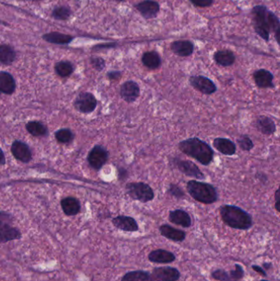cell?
<instances>
[{
  "instance_id": "obj_13",
  "label": "cell",
  "mask_w": 280,
  "mask_h": 281,
  "mask_svg": "<svg viewBox=\"0 0 280 281\" xmlns=\"http://www.w3.org/2000/svg\"><path fill=\"white\" fill-rule=\"evenodd\" d=\"M152 278L156 281H178L181 274L176 268L170 266L154 268L152 272Z\"/></svg>"
},
{
  "instance_id": "obj_44",
  "label": "cell",
  "mask_w": 280,
  "mask_h": 281,
  "mask_svg": "<svg viewBox=\"0 0 280 281\" xmlns=\"http://www.w3.org/2000/svg\"><path fill=\"white\" fill-rule=\"evenodd\" d=\"M1 25H4L6 26H8V24L7 22H2V20H0V26Z\"/></svg>"
},
{
  "instance_id": "obj_18",
  "label": "cell",
  "mask_w": 280,
  "mask_h": 281,
  "mask_svg": "<svg viewBox=\"0 0 280 281\" xmlns=\"http://www.w3.org/2000/svg\"><path fill=\"white\" fill-rule=\"evenodd\" d=\"M213 146L218 152L224 156H232L236 152V144L230 139L217 138L213 140Z\"/></svg>"
},
{
  "instance_id": "obj_38",
  "label": "cell",
  "mask_w": 280,
  "mask_h": 281,
  "mask_svg": "<svg viewBox=\"0 0 280 281\" xmlns=\"http://www.w3.org/2000/svg\"><path fill=\"white\" fill-rule=\"evenodd\" d=\"M190 2L196 7L207 8L213 4L214 0H190Z\"/></svg>"
},
{
  "instance_id": "obj_24",
  "label": "cell",
  "mask_w": 280,
  "mask_h": 281,
  "mask_svg": "<svg viewBox=\"0 0 280 281\" xmlns=\"http://www.w3.org/2000/svg\"><path fill=\"white\" fill-rule=\"evenodd\" d=\"M160 232L162 236L174 242H182L186 238V233L184 231L174 228L168 224L161 226Z\"/></svg>"
},
{
  "instance_id": "obj_2",
  "label": "cell",
  "mask_w": 280,
  "mask_h": 281,
  "mask_svg": "<svg viewBox=\"0 0 280 281\" xmlns=\"http://www.w3.org/2000/svg\"><path fill=\"white\" fill-rule=\"evenodd\" d=\"M178 146L180 152L195 159L202 166H208L213 162L214 152L212 146L198 138L181 140Z\"/></svg>"
},
{
  "instance_id": "obj_1",
  "label": "cell",
  "mask_w": 280,
  "mask_h": 281,
  "mask_svg": "<svg viewBox=\"0 0 280 281\" xmlns=\"http://www.w3.org/2000/svg\"><path fill=\"white\" fill-rule=\"evenodd\" d=\"M253 25L256 32L266 42H269L270 32L274 33L278 42L280 22L278 16L264 5H256L252 10Z\"/></svg>"
},
{
  "instance_id": "obj_46",
  "label": "cell",
  "mask_w": 280,
  "mask_h": 281,
  "mask_svg": "<svg viewBox=\"0 0 280 281\" xmlns=\"http://www.w3.org/2000/svg\"><path fill=\"white\" fill-rule=\"evenodd\" d=\"M115 2H124L125 0H114Z\"/></svg>"
},
{
  "instance_id": "obj_3",
  "label": "cell",
  "mask_w": 280,
  "mask_h": 281,
  "mask_svg": "<svg viewBox=\"0 0 280 281\" xmlns=\"http://www.w3.org/2000/svg\"><path fill=\"white\" fill-rule=\"evenodd\" d=\"M220 214L225 224L235 230H246L253 226L252 217L244 209L232 205H224Z\"/></svg>"
},
{
  "instance_id": "obj_41",
  "label": "cell",
  "mask_w": 280,
  "mask_h": 281,
  "mask_svg": "<svg viewBox=\"0 0 280 281\" xmlns=\"http://www.w3.org/2000/svg\"><path fill=\"white\" fill-rule=\"evenodd\" d=\"M252 269L255 272H258L260 274H262L263 276H266V272H264L263 268H260L259 266H252Z\"/></svg>"
},
{
  "instance_id": "obj_17",
  "label": "cell",
  "mask_w": 280,
  "mask_h": 281,
  "mask_svg": "<svg viewBox=\"0 0 280 281\" xmlns=\"http://www.w3.org/2000/svg\"><path fill=\"white\" fill-rule=\"evenodd\" d=\"M112 223L116 228L126 232H136L139 230L138 222L131 216H118L112 219Z\"/></svg>"
},
{
  "instance_id": "obj_19",
  "label": "cell",
  "mask_w": 280,
  "mask_h": 281,
  "mask_svg": "<svg viewBox=\"0 0 280 281\" xmlns=\"http://www.w3.org/2000/svg\"><path fill=\"white\" fill-rule=\"evenodd\" d=\"M170 48L175 54L180 57H188L194 52V44L190 40H175Z\"/></svg>"
},
{
  "instance_id": "obj_39",
  "label": "cell",
  "mask_w": 280,
  "mask_h": 281,
  "mask_svg": "<svg viewBox=\"0 0 280 281\" xmlns=\"http://www.w3.org/2000/svg\"><path fill=\"white\" fill-rule=\"evenodd\" d=\"M121 76H122V72L120 71H110L108 72V74H107V78L110 81L118 80Z\"/></svg>"
},
{
  "instance_id": "obj_32",
  "label": "cell",
  "mask_w": 280,
  "mask_h": 281,
  "mask_svg": "<svg viewBox=\"0 0 280 281\" xmlns=\"http://www.w3.org/2000/svg\"><path fill=\"white\" fill-rule=\"evenodd\" d=\"M54 70L60 78H67L74 72V66L69 61H60L56 62Z\"/></svg>"
},
{
  "instance_id": "obj_45",
  "label": "cell",
  "mask_w": 280,
  "mask_h": 281,
  "mask_svg": "<svg viewBox=\"0 0 280 281\" xmlns=\"http://www.w3.org/2000/svg\"><path fill=\"white\" fill-rule=\"evenodd\" d=\"M26 1H32V2H40L42 0H26Z\"/></svg>"
},
{
  "instance_id": "obj_7",
  "label": "cell",
  "mask_w": 280,
  "mask_h": 281,
  "mask_svg": "<svg viewBox=\"0 0 280 281\" xmlns=\"http://www.w3.org/2000/svg\"><path fill=\"white\" fill-rule=\"evenodd\" d=\"M171 162L175 168H178L182 174L188 177L193 178L198 180H204L206 178V176L202 173L199 167L190 160L180 158H172Z\"/></svg>"
},
{
  "instance_id": "obj_35",
  "label": "cell",
  "mask_w": 280,
  "mask_h": 281,
  "mask_svg": "<svg viewBox=\"0 0 280 281\" xmlns=\"http://www.w3.org/2000/svg\"><path fill=\"white\" fill-rule=\"evenodd\" d=\"M236 142L238 144L239 148L244 152H250L254 148L252 140L246 134H242L241 136H239L236 139Z\"/></svg>"
},
{
  "instance_id": "obj_9",
  "label": "cell",
  "mask_w": 280,
  "mask_h": 281,
  "mask_svg": "<svg viewBox=\"0 0 280 281\" xmlns=\"http://www.w3.org/2000/svg\"><path fill=\"white\" fill-rule=\"evenodd\" d=\"M96 98L94 94L90 92L80 93L74 102V107L80 113H92L96 108Z\"/></svg>"
},
{
  "instance_id": "obj_26",
  "label": "cell",
  "mask_w": 280,
  "mask_h": 281,
  "mask_svg": "<svg viewBox=\"0 0 280 281\" xmlns=\"http://www.w3.org/2000/svg\"><path fill=\"white\" fill-rule=\"evenodd\" d=\"M42 38L50 44H68L74 40L72 36L58 32L46 33L44 35L42 36Z\"/></svg>"
},
{
  "instance_id": "obj_30",
  "label": "cell",
  "mask_w": 280,
  "mask_h": 281,
  "mask_svg": "<svg viewBox=\"0 0 280 281\" xmlns=\"http://www.w3.org/2000/svg\"><path fill=\"white\" fill-rule=\"evenodd\" d=\"M26 128L34 136H44L48 134V128L38 121H30L26 125Z\"/></svg>"
},
{
  "instance_id": "obj_4",
  "label": "cell",
  "mask_w": 280,
  "mask_h": 281,
  "mask_svg": "<svg viewBox=\"0 0 280 281\" xmlns=\"http://www.w3.org/2000/svg\"><path fill=\"white\" fill-rule=\"evenodd\" d=\"M186 190L194 200L203 204H213L218 200L216 187L208 182L190 180L186 182Z\"/></svg>"
},
{
  "instance_id": "obj_48",
  "label": "cell",
  "mask_w": 280,
  "mask_h": 281,
  "mask_svg": "<svg viewBox=\"0 0 280 281\" xmlns=\"http://www.w3.org/2000/svg\"><path fill=\"white\" fill-rule=\"evenodd\" d=\"M0 94H1V92H0Z\"/></svg>"
},
{
  "instance_id": "obj_21",
  "label": "cell",
  "mask_w": 280,
  "mask_h": 281,
  "mask_svg": "<svg viewBox=\"0 0 280 281\" xmlns=\"http://www.w3.org/2000/svg\"><path fill=\"white\" fill-rule=\"evenodd\" d=\"M256 126L260 132L266 136L273 135L276 132V124L274 121L270 117L260 116L256 122Z\"/></svg>"
},
{
  "instance_id": "obj_10",
  "label": "cell",
  "mask_w": 280,
  "mask_h": 281,
  "mask_svg": "<svg viewBox=\"0 0 280 281\" xmlns=\"http://www.w3.org/2000/svg\"><path fill=\"white\" fill-rule=\"evenodd\" d=\"M189 82L194 89L200 92L202 94H212L217 92L216 83L206 76H200V75L190 76Z\"/></svg>"
},
{
  "instance_id": "obj_42",
  "label": "cell",
  "mask_w": 280,
  "mask_h": 281,
  "mask_svg": "<svg viewBox=\"0 0 280 281\" xmlns=\"http://www.w3.org/2000/svg\"><path fill=\"white\" fill-rule=\"evenodd\" d=\"M5 162H6V159H5L4 154L2 149L0 148V166H4Z\"/></svg>"
},
{
  "instance_id": "obj_37",
  "label": "cell",
  "mask_w": 280,
  "mask_h": 281,
  "mask_svg": "<svg viewBox=\"0 0 280 281\" xmlns=\"http://www.w3.org/2000/svg\"><path fill=\"white\" fill-rule=\"evenodd\" d=\"M90 64H92V67L97 71H102L106 68V61L100 57H92Z\"/></svg>"
},
{
  "instance_id": "obj_5",
  "label": "cell",
  "mask_w": 280,
  "mask_h": 281,
  "mask_svg": "<svg viewBox=\"0 0 280 281\" xmlns=\"http://www.w3.org/2000/svg\"><path fill=\"white\" fill-rule=\"evenodd\" d=\"M14 217L10 213L0 212V242H7L21 238L18 228L12 226Z\"/></svg>"
},
{
  "instance_id": "obj_6",
  "label": "cell",
  "mask_w": 280,
  "mask_h": 281,
  "mask_svg": "<svg viewBox=\"0 0 280 281\" xmlns=\"http://www.w3.org/2000/svg\"><path fill=\"white\" fill-rule=\"evenodd\" d=\"M126 192L132 199L142 203L149 202L154 198V190L146 182H128Z\"/></svg>"
},
{
  "instance_id": "obj_47",
  "label": "cell",
  "mask_w": 280,
  "mask_h": 281,
  "mask_svg": "<svg viewBox=\"0 0 280 281\" xmlns=\"http://www.w3.org/2000/svg\"><path fill=\"white\" fill-rule=\"evenodd\" d=\"M260 281H268V280H262Z\"/></svg>"
},
{
  "instance_id": "obj_28",
  "label": "cell",
  "mask_w": 280,
  "mask_h": 281,
  "mask_svg": "<svg viewBox=\"0 0 280 281\" xmlns=\"http://www.w3.org/2000/svg\"><path fill=\"white\" fill-rule=\"evenodd\" d=\"M61 206L64 214L68 216H76L80 210V202L72 196H68L62 199L61 200Z\"/></svg>"
},
{
  "instance_id": "obj_34",
  "label": "cell",
  "mask_w": 280,
  "mask_h": 281,
  "mask_svg": "<svg viewBox=\"0 0 280 281\" xmlns=\"http://www.w3.org/2000/svg\"><path fill=\"white\" fill-rule=\"evenodd\" d=\"M56 138L57 139L58 142L66 144V143L71 142L72 140H74V134L69 129H60L56 132Z\"/></svg>"
},
{
  "instance_id": "obj_8",
  "label": "cell",
  "mask_w": 280,
  "mask_h": 281,
  "mask_svg": "<svg viewBox=\"0 0 280 281\" xmlns=\"http://www.w3.org/2000/svg\"><path fill=\"white\" fill-rule=\"evenodd\" d=\"M108 159V152L104 146L100 145L94 146L88 154V162L92 168L100 170L107 163Z\"/></svg>"
},
{
  "instance_id": "obj_43",
  "label": "cell",
  "mask_w": 280,
  "mask_h": 281,
  "mask_svg": "<svg viewBox=\"0 0 280 281\" xmlns=\"http://www.w3.org/2000/svg\"><path fill=\"white\" fill-rule=\"evenodd\" d=\"M271 266L272 265H271L270 263H264V269L266 270L269 269V268H270Z\"/></svg>"
},
{
  "instance_id": "obj_29",
  "label": "cell",
  "mask_w": 280,
  "mask_h": 281,
  "mask_svg": "<svg viewBox=\"0 0 280 281\" xmlns=\"http://www.w3.org/2000/svg\"><path fill=\"white\" fill-rule=\"evenodd\" d=\"M16 51L10 44H0V62L4 65L12 64L16 60Z\"/></svg>"
},
{
  "instance_id": "obj_23",
  "label": "cell",
  "mask_w": 280,
  "mask_h": 281,
  "mask_svg": "<svg viewBox=\"0 0 280 281\" xmlns=\"http://www.w3.org/2000/svg\"><path fill=\"white\" fill-rule=\"evenodd\" d=\"M149 260L152 262L158 263V264H167L175 260L176 256L171 252L167 251L164 249H157L152 251L148 256Z\"/></svg>"
},
{
  "instance_id": "obj_14",
  "label": "cell",
  "mask_w": 280,
  "mask_h": 281,
  "mask_svg": "<svg viewBox=\"0 0 280 281\" xmlns=\"http://www.w3.org/2000/svg\"><path fill=\"white\" fill-rule=\"evenodd\" d=\"M12 154L19 162L28 163L32 160V153L28 144L22 140H14L11 146Z\"/></svg>"
},
{
  "instance_id": "obj_11",
  "label": "cell",
  "mask_w": 280,
  "mask_h": 281,
  "mask_svg": "<svg viewBox=\"0 0 280 281\" xmlns=\"http://www.w3.org/2000/svg\"><path fill=\"white\" fill-rule=\"evenodd\" d=\"M120 96L126 103H134L140 96V89L136 82L129 80L120 86Z\"/></svg>"
},
{
  "instance_id": "obj_25",
  "label": "cell",
  "mask_w": 280,
  "mask_h": 281,
  "mask_svg": "<svg viewBox=\"0 0 280 281\" xmlns=\"http://www.w3.org/2000/svg\"><path fill=\"white\" fill-rule=\"evenodd\" d=\"M214 60L220 66L230 67L232 66L236 61V56L234 53L230 50H222L214 53Z\"/></svg>"
},
{
  "instance_id": "obj_20",
  "label": "cell",
  "mask_w": 280,
  "mask_h": 281,
  "mask_svg": "<svg viewBox=\"0 0 280 281\" xmlns=\"http://www.w3.org/2000/svg\"><path fill=\"white\" fill-rule=\"evenodd\" d=\"M170 222L184 228H189L192 226V218L188 212L181 209L171 210L168 214Z\"/></svg>"
},
{
  "instance_id": "obj_27",
  "label": "cell",
  "mask_w": 280,
  "mask_h": 281,
  "mask_svg": "<svg viewBox=\"0 0 280 281\" xmlns=\"http://www.w3.org/2000/svg\"><path fill=\"white\" fill-rule=\"evenodd\" d=\"M142 62L147 68L154 70L160 67L162 60H161L160 56L157 53L156 51H147L146 53L143 54Z\"/></svg>"
},
{
  "instance_id": "obj_12",
  "label": "cell",
  "mask_w": 280,
  "mask_h": 281,
  "mask_svg": "<svg viewBox=\"0 0 280 281\" xmlns=\"http://www.w3.org/2000/svg\"><path fill=\"white\" fill-rule=\"evenodd\" d=\"M212 277L218 281H239L244 276V268L242 266L236 264L235 270L231 272H225L224 270H216L212 272Z\"/></svg>"
},
{
  "instance_id": "obj_16",
  "label": "cell",
  "mask_w": 280,
  "mask_h": 281,
  "mask_svg": "<svg viewBox=\"0 0 280 281\" xmlns=\"http://www.w3.org/2000/svg\"><path fill=\"white\" fill-rule=\"evenodd\" d=\"M253 79L255 81L256 85L260 89H267V88H274V75L272 72L266 70H258L254 72Z\"/></svg>"
},
{
  "instance_id": "obj_36",
  "label": "cell",
  "mask_w": 280,
  "mask_h": 281,
  "mask_svg": "<svg viewBox=\"0 0 280 281\" xmlns=\"http://www.w3.org/2000/svg\"><path fill=\"white\" fill-rule=\"evenodd\" d=\"M168 194L170 196H174L176 199H182L185 198V192L178 185L171 184L168 188Z\"/></svg>"
},
{
  "instance_id": "obj_22",
  "label": "cell",
  "mask_w": 280,
  "mask_h": 281,
  "mask_svg": "<svg viewBox=\"0 0 280 281\" xmlns=\"http://www.w3.org/2000/svg\"><path fill=\"white\" fill-rule=\"evenodd\" d=\"M16 90V82L14 76L8 72H0V92L6 94H12Z\"/></svg>"
},
{
  "instance_id": "obj_33",
  "label": "cell",
  "mask_w": 280,
  "mask_h": 281,
  "mask_svg": "<svg viewBox=\"0 0 280 281\" xmlns=\"http://www.w3.org/2000/svg\"><path fill=\"white\" fill-rule=\"evenodd\" d=\"M72 15V10L68 6H58L54 8L51 16L56 20L67 21Z\"/></svg>"
},
{
  "instance_id": "obj_15",
  "label": "cell",
  "mask_w": 280,
  "mask_h": 281,
  "mask_svg": "<svg viewBox=\"0 0 280 281\" xmlns=\"http://www.w3.org/2000/svg\"><path fill=\"white\" fill-rule=\"evenodd\" d=\"M136 8L139 11L142 16L146 19H152L156 18L160 6L154 0H143L135 5Z\"/></svg>"
},
{
  "instance_id": "obj_31",
  "label": "cell",
  "mask_w": 280,
  "mask_h": 281,
  "mask_svg": "<svg viewBox=\"0 0 280 281\" xmlns=\"http://www.w3.org/2000/svg\"><path fill=\"white\" fill-rule=\"evenodd\" d=\"M121 281H154V280L148 272L134 270L124 274Z\"/></svg>"
},
{
  "instance_id": "obj_40",
  "label": "cell",
  "mask_w": 280,
  "mask_h": 281,
  "mask_svg": "<svg viewBox=\"0 0 280 281\" xmlns=\"http://www.w3.org/2000/svg\"><path fill=\"white\" fill-rule=\"evenodd\" d=\"M115 46H116V44H114V43H112V44H97L96 46L93 47L92 50H103V48H114V47Z\"/></svg>"
}]
</instances>
